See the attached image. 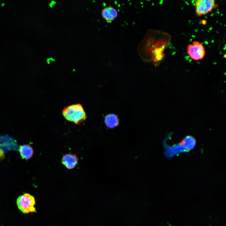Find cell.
Listing matches in <instances>:
<instances>
[{
  "label": "cell",
  "mask_w": 226,
  "mask_h": 226,
  "mask_svg": "<svg viewBox=\"0 0 226 226\" xmlns=\"http://www.w3.org/2000/svg\"><path fill=\"white\" fill-rule=\"evenodd\" d=\"M180 143L184 148L188 151L194 148L196 144V140L192 136H187L183 139Z\"/></svg>",
  "instance_id": "cell-10"
},
{
  "label": "cell",
  "mask_w": 226,
  "mask_h": 226,
  "mask_svg": "<svg viewBox=\"0 0 226 226\" xmlns=\"http://www.w3.org/2000/svg\"><path fill=\"white\" fill-rule=\"evenodd\" d=\"M63 117L67 121L77 125L85 121L87 116L85 110L80 103L73 104L65 107L62 110Z\"/></svg>",
  "instance_id": "cell-2"
},
{
  "label": "cell",
  "mask_w": 226,
  "mask_h": 226,
  "mask_svg": "<svg viewBox=\"0 0 226 226\" xmlns=\"http://www.w3.org/2000/svg\"><path fill=\"white\" fill-rule=\"evenodd\" d=\"M104 122L107 127L113 129L119 125V120L117 115L113 113H110L105 116Z\"/></svg>",
  "instance_id": "cell-9"
},
{
  "label": "cell",
  "mask_w": 226,
  "mask_h": 226,
  "mask_svg": "<svg viewBox=\"0 0 226 226\" xmlns=\"http://www.w3.org/2000/svg\"><path fill=\"white\" fill-rule=\"evenodd\" d=\"M19 152L21 156L23 159H28L32 156L33 150L32 147L29 144H24L20 147Z\"/></svg>",
  "instance_id": "cell-11"
},
{
  "label": "cell",
  "mask_w": 226,
  "mask_h": 226,
  "mask_svg": "<svg viewBox=\"0 0 226 226\" xmlns=\"http://www.w3.org/2000/svg\"><path fill=\"white\" fill-rule=\"evenodd\" d=\"M103 18L108 22H110L117 17L118 13L116 10L111 6L106 7L102 11Z\"/></svg>",
  "instance_id": "cell-8"
},
{
  "label": "cell",
  "mask_w": 226,
  "mask_h": 226,
  "mask_svg": "<svg viewBox=\"0 0 226 226\" xmlns=\"http://www.w3.org/2000/svg\"><path fill=\"white\" fill-rule=\"evenodd\" d=\"M164 145L165 149L164 154L168 158L171 157L179 153L187 152L180 143L171 146L165 145Z\"/></svg>",
  "instance_id": "cell-7"
},
{
  "label": "cell",
  "mask_w": 226,
  "mask_h": 226,
  "mask_svg": "<svg viewBox=\"0 0 226 226\" xmlns=\"http://www.w3.org/2000/svg\"><path fill=\"white\" fill-rule=\"evenodd\" d=\"M187 53L191 59L195 60L202 59L205 54L204 47L199 41H194L187 47Z\"/></svg>",
  "instance_id": "cell-5"
},
{
  "label": "cell",
  "mask_w": 226,
  "mask_h": 226,
  "mask_svg": "<svg viewBox=\"0 0 226 226\" xmlns=\"http://www.w3.org/2000/svg\"><path fill=\"white\" fill-rule=\"evenodd\" d=\"M1 149H0V152L1 151Z\"/></svg>",
  "instance_id": "cell-12"
},
{
  "label": "cell",
  "mask_w": 226,
  "mask_h": 226,
  "mask_svg": "<svg viewBox=\"0 0 226 226\" xmlns=\"http://www.w3.org/2000/svg\"><path fill=\"white\" fill-rule=\"evenodd\" d=\"M16 203L19 209L23 213L36 212L34 206L35 198L29 193H25L19 196L17 199Z\"/></svg>",
  "instance_id": "cell-3"
},
{
  "label": "cell",
  "mask_w": 226,
  "mask_h": 226,
  "mask_svg": "<svg viewBox=\"0 0 226 226\" xmlns=\"http://www.w3.org/2000/svg\"><path fill=\"white\" fill-rule=\"evenodd\" d=\"M62 163L67 169L74 168L78 163V158L76 154L69 153L63 155Z\"/></svg>",
  "instance_id": "cell-6"
},
{
  "label": "cell",
  "mask_w": 226,
  "mask_h": 226,
  "mask_svg": "<svg viewBox=\"0 0 226 226\" xmlns=\"http://www.w3.org/2000/svg\"><path fill=\"white\" fill-rule=\"evenodd\" d=\"M170 39V35L166 32L149 30L138 46L139 56L144 62H152L155 67L158 66L165 56L164 52L168 48Z\"/></svg>",
  "instance_id": "cell-1"
},
{
  "label": "cell",
  "mask_w": 226,
  "mask_h": 226,
  "mask_svg": "<svg viewBox=\"0 0 226 226\" xmlns=\"http://www.w3.org/2000/svg\"><path fill=\"white\" fill-rule=\"evenodd\" d=\"M194 2L196 14L198 16L206 15L218 7L214 0H196Z\"/></svg>",
  "instance_id": "cell-4"
}]
</instances>
